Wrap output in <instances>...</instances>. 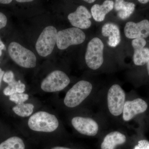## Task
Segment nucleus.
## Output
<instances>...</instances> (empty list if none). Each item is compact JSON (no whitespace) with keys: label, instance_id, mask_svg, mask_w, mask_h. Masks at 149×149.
Listing matches in <instances>:
<instances>
[{"label":"nucleus","instance_id":"obj_1","mask_svg":"<svg viewBox=\"0 0 149 149\" xmlns=\"http://www.w3.org/2000/svg\"><path fill=\"white\" fill-rule=\"evenodd\" d=\"M59 125L58 118L55 115L44 111L33 113L27 121L29 129L39 133H53L58 129Z\"/></svg>","mask_w":149,"mask_h":149},{"label":"nucleus","instance_id":"obj_2","mask_svg":"<svg viewBox=\"0 0 149 149\" xmlns=\"http://www.w3.org/2000/svg\"><path fill=\"white\" fill-rule=\"evenodd\" d=\"M93 89V85L90 82L80 80L68 91L63 100V104L69 108L79 106L90 96Z\"/></svg>","mask_w":149,"mask_h":149},{"label":"nucleus","instance_id":"obj_3","mask_svg":"<svg viewBox=\"0 0 149 149\" xmlns=\"http://www.w3.org/2000/svg\"><path fill=\"white\" fill-rule=\"evenodd\" d=\"M11 58L15 63L24 68H33L36 65L37 58L34 53L16 42H11L8 47Z\"/></svg>","mask_w":149,"mask_h":149},{"label":"nucleus","instance_id":"obj_4","mask_svg":"<svg viewBox=\"0 0 149 149\" xmlns=\"http://www.w3.org/2000/svg\"><path fill=\"white\" fill-rule=\"evenodd\" d=\"M104 45L98 37L93 38L88 43L85 55V60L89 68L96 70L104 62Z\"/></svg>","mask_w":149,"mask_h":149},{"label":"nucleus","instance_id":"obj_5","mask_svg":"<svg viewBox=\"0 0 149 149\" xmlns=\"http://www.w3.org/2000/svg\"><path fill=\"white\" fill-rule=\"evenodd\" d=\"M57 30L53 26L46 27L40 34L36 43L37 53L42 57L49 55L56 44Z\"/></svg>","mask_w":149,"mask_h":149},{"label":"nucleus","instance_id":"obj_6","mask_svg":"<svg viewBox=\"0 0 149 149\" xmlns=\"http://www.w3.org/2000/svg\"><path fill=\"white\" fill-rule=\"evenodd\" d=\"M125 102V93L122 88L118 84L112 85L107 95V105L110 114L114 117L122 114Z\"/></svg>","mask_w":149,"mask_h":149},{"label":"nucleus","instance_id":"obj_7","mask_svg":"<svg viewBox=\"0 0 149 149\" xmlns=\"http://www.w3.org/2000/svg\"><path fill=\"white\" fill-rule=\"evenodd\" d=\"M85 38V33L79 28L74 27L67 28L58 32L57 46L59 49H65L70 46L82 44Z\"/></svg>","mask_w":149,"mask_h":149},{"label":"nucleus","instance_id":"obj_8","mask_svg":"<svg viewBox=\"0 0 149 149\" xmlns=\"http://www.w3.org/2000/svg\"><path fill=\"white\" fill-rule=\"evenodd\" d=\"M70 83V79L65 72L56 70L51 72L42 80L41 88L47 93H54L62 91Z\"/></svg>","mask_w":149,"mask_h":149},{"label":"nucleus","instance_id":"obj_9","mask_svg":"<svg viewBox=\"0 0 149 149\" xmlns=\"http://www.w3.org/2000/svg\"><path fill=\"white\" fill-rule=\"evenodd\" d=\"M71 123L74 130L84 136H96L100 130L98 123L91 117L77 116L72 118Z\"/></svg>","mask_w":149,"mask_h":149},{"label":"nucleus","instance_id":"obj_10","mask_svg":"<svg viewBox=\"0 0 149 149\" xmlns=\"http://www.w3.org/2000/svg\"><path fill=\"white\" fill-rule=\"evenodd\" d=\"M148 107L147 102L140 98L126 101L123 111V120L125 122L130 121L138 115L145 113Z\"/></svg>","mask_w":149,"mask_h":149},{"label":"nucleus","instance_id":"obj_11","mask_svg":"<svg viewBox=\"0 0 149 149\" xmlns=\"http://www.w3.org/2000/svg\"><path fill=\"white\" fill-rule=\"evenodd\" d=\"M125 37L128 39L146 38L149 36V21L145 19L137 23L127 22L124 27Z\"/></svg>","mask_w":149,"mask_h":149},{"label":"nucleus","instance_id":"obj_12","mask_svg":"<svg viewBox=\"0 0 149 149\" xmlns=\"http://www.w3.org/2000/svg\"><path fill=\"white\" fill-rule=\"evenodd\" d=\"M92 16L91 13L85 6H80L74 12L68 15V18L70 24L74 27L86 29L92 25L90 19Z\"/></svg>","mask_w":149,"mask_h":149},{"label":"nucleus","instance_id":"obj_13","mask_svg":"<svg viewBox=\"0 0 149 149\" xmlns=\"http://www.w3.org/2000/svg\"><path fill=\"white\" fill-rule=\"evenodd\" d=\"M146 44V41L143 38L133 39L132 41L134 49L133 62L136 65H143L149 61V48L145 47Z\"/></svg>","mask_w":149,"mask_h":149},{"label":"nucleus","instance_id":"obj_14","mask_svg":"<svg viewBox=\"0 0 149 149\" xmlns=\"http://www.w3.org/2000/svg\"><path fill=\"white\" fill-rule=\"evenodd\" d=\"M127 138L120 131L110 132L105 136L101 145V149H115L117 146L125 143Z\"/></svg>","mask_w":149,"mask_h":149},{"label":"nucleus","instance_id":"obj_15","mask_svg":"<svg viewBox=\"0 0 149 149\" xmlns=\"http://www.w3.org/2000/svg\"><path fill=\"white\" fill-rule=\"evenodd\" d=\"M102 33L104 37H108L107 43L110 47H115L120 44V30L116 24L112 23L104 24L102 27Z\"/></svg>","mask_w":149,"mask_h":149},{"label":"nucleus","instance_id":"obj_16","mask_svg":"<svg viewBox=\"0 0 149 149\" xmlns=\"http://www.w3.org/2000/svg\"><path fill=\"white\" fill-rule=\"evenodd\" d=\"M113 1H105L102 5L95 4L91 9V14L96 21H104L107 14L112 10L114 7Z\"/></svg>","mask_w":149,"mask_h":149},{"label":"nucleus","instance_id":"obj_17","mask_svg":"<svg viewBox=\"0 0 149 149\" xmlns=\"http://www.w3.org/2000/svg\"><path fill=\"white\" fill-rule=\"evenodd\" d=\"M135 7L134 3L125 2L123 0H116L114 4L115 9L118 12V16L122 19L128 18L133 13Z\"/></svg>","mask_w":149,"mask_h":149},{"label":"nucleus","instance_id":"obj_18","mask_svg":"<svg viewBox=\"0 0 149 149\" xmlns=\"http://www.w3.org/2000/svg\"><path fill=\"white\" fill-rule=\"evenodd\" d=\"M26 142L18 136H14L7 139L0 143V149H27Z\"/></svg>","mask_w":149,"mask_h":149},{"label":"nucleus","instance_id":"obj_19","mask_svg":"<svg viewBox=\"0 0 149 149\" xmlns=\"http://www.w3.org/2000/svg\"><path fill=\"white\" fill-rule=\"evenodd\" d=\"M35 106L30 103H22L15 104L12 110L15 114L19 117H28L31 116L34 112Z\"/></svg>","mask_w":149,"mask_h":149},{"label":"nucleus","instance_id":"obj_20","mask_svg":"<svg viewBox=\"0 0 149 149\" xmlns=\"http://www.w3.org/2000/svg\"><path fill=\"white\" fill-rule=\"evenodd\" d=\"M29 96L26 93H16L9 97V100L15 104L24 103L29 99Z\"/></svg>","mask_w":149,"mask_h":149},{"label":"nucleus","instance_id":"obj_21","mask_svg":"<svg viewBox=\"0 0 149 149\" xmlns=\"http://www.w3.org/2000/svg\"><path fill=\"white\" fill-rule=\"evenodd\" d=\"M3 80L4 82L7 83L8 85L13 84L17 81L15 78L13 72L11 70H9L5 72L3 76Z\"/></svg>","mask_w":149,"mask_h":149},{"label":"nucleus","instance_id":"obj_22","mask_svg":"<svg viewBox=\"0 0 149 149\" xmlns=\"http://www.w3.org/2000/svg\"><path fill=\"white\" fill-rule=\"evenodd\" d=\"M134 149H149V142L146 141H141Z\"/></svg>","mask_w":149,"mask_h":149},{"label":"nucleus","instance_id":"obj_23","mask_svg":"<svg viewBox=\"0 0 149 149\" xmlns=\"http://www.w3.org/2000/svg\"><path fill=\"white\" fill-rule=\"evenodd\" d=\"M7 23L6 16L2 13L0 12V29L6 27Z\"/></svg>","mask_w":149,"mask_h":149},{"label":"nucleus","instance_id":"obj_24","mask_svg":"<svg viewBox=\"0 0 149 149\" xmlns=\"http://www.w3.org/2000/svg\"><path fill=\"white\" fill-rule=\"evenodd\" d=\"M26 86L20 80H18L16 86V92L17 93H23L25 91Z\"/></svg>","mask_w":149,"mask_h":149},{"label":"nucleus","instance_id":"obj_25","mask_svg":"<svg viewBox=\"0 0 149 149\" xmlns=\"http://www.w3.org/2000/svg\"><path fill=\"white\" fill-rule=\"evenodd\" d=\"M46 149H73L70 147L65 146L56 145L53 146L49 147Z\"/></svg>","mask_w":149,"mask_h":149},{"label":"nucleus","instance_id":"obj_26","mask_svg":"<svg viewBox=\"0 0 149 149\" xmlns=\"http://www.w3.org/2000/svg\"><path fill=\"white\" fill-rule=\"evenodd\" d=\"M4 73V71L1 68H0V86H1L2 80H3V76Z\"/></svg>","mask_w":149,"mask_h":149},{"label":"nucleus","instance_id":"obj_27","mask_svg":"<svg viewBox=\"0 0 149 149\" xmlns=\"http://www.w3.org/2000/svg\"><path fill=\"white\" fill-rule=\"evenodd\" d=\"M12 2V0H0V3L8 4Z\"/></svg>","mask_w":149,"mask_h":149},{"label":"nucleus","instance_id":"obj_28","mask_svg":"<svg viewBox=\"0 0 149 149\" xmlns=\"http://www.w3.org/2000/svg\"><path fill=\"white\" fill-rule=\"evenodd\" d=\"M5 49V45L0 40V56H1L2 52V50L4 49Z\"/></svg>","mask_w":149,"mask_h":149},{"label":"nucleus","instance_id":"obj_29","mask_svg":"<svg viewBox=\"0 0 149 149\" xmlns=\"http://www.w3.org/2000/svg\"><path fill=\"white\" fill-rule=\"evenodd\" d=\"M16 1L19 3L30 2L33 1L32 0H16Z\"/></svg>","mask_w":149,"mask_h":149},{"label":"nucleus","instance_id":"obj_30","mask_svg":"<svg viewBox=\"0 0 149 149\" xmlns=\"http://www.w3.org/2000/svg\"><path fill=\"white\" fill-rule=\"evenodd\" d=\"M138 1L139 3H141L142 4H146L147 3L149 2V0H139Z\"/></svg>","mask_w":149,"mask_h":149},{"label":"nucleus","instance_id":"obj_31","mask_svg":"<svg viewBox=\"0 0 149 149\" xmlns=\"http://www.w3.org/2000/svg\"><path fill=\"white\" fill-rule=\"evenodd\" d=\"M85 2L89 3H92L95 1V0H85L84 1Z\"/></svg>","mask_w":149,"mask_h":149},{"label":"nucleus","instance_id":"obj_32","mask_svg":"<svg viewBox=\"0 0 149 149\" xmlns=\"http://www.w3.org/2000/svg\"><path fill=\"white\" fill-rule=\"evenodd\" d=\"M147 70H148V74L149 75V60L147 63Z\"/></svg>","mask_w":149,"mask_h":149}]
</instances>
